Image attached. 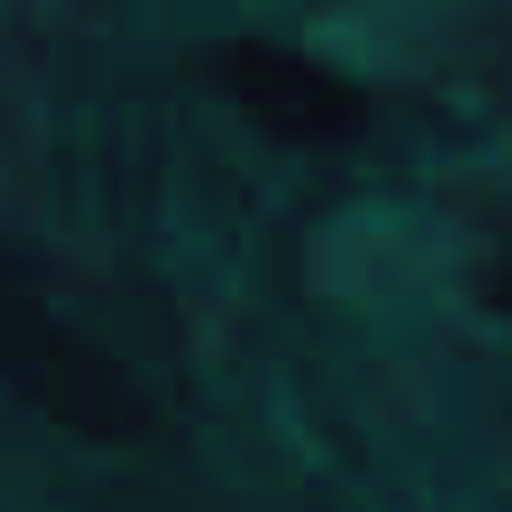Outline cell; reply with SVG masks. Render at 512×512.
Returning <instances> with one entry per match:
<instances>
[{
    "instance_id": "cell-1",
    "label": "cell",
    "mask_w": 512,
    "mask_h": 512,
    "mask_svg": "<svg viewBox=\"0 0 512 512\" xmlns=\"http://www.w3.org/2000/svg\"><path fill=\"white\" fill-rule=\"evenodd\" d=\"M0 384L80 440H136L152 424L136 376L64 304H48L8 256H0Z\"/></svg>"
},
{
    "instance_id": "cell-2",
    "label": "cell",
    "mask_w": 512,
    "mask_h": 512,
    "mask_svg": "<svg viewBox=\"0 0 512 512\" xmlns=\"http://www.w3.org/2000/svg\"><path fill=\"white\" fill-rule=\"evenodd\" d=\"M208 88L248 120L264 128L272 144L288 152H344L376 128V104L352 72H336L328 56L312 48H288V40H264V32H240V40H216L200 56Z\"/></svg>"
},
{
    "instance_id": "cell-3",
    "label": "cell",
    "mask_w": 512,
    "mask_h": 512,
    "mask_svg": "<svg viewBox=\"0 0 512 512\" xmlns=\"http://www.w3.org/2000/svg\"><path fill=\"white\" fill-rule=\"evenodd\" d=\"M488 288H496V304H504V312H512V248H504V256H496V272H488Z\"/></svg>"
}]
</instances>
